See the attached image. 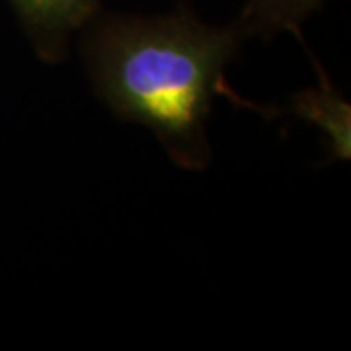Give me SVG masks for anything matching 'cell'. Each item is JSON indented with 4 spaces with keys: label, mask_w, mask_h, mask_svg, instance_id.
I'll return each mask as SVG.
<instances>
[{
    "label": "cell",
    "mask_w": 351,
    "mask_h": 351,
    "mask_svg": "<svg viewBox=\"0 0 351 351\" xmlns=\"http://www.w3.org/2000/svg\"><path fill=\"white\" fill-rule=\"evenodd\" d=\"M328 0H244L237 25L244 38L269 39L277 34H293L302 41L304 20L320 10Z\"/></svg>",
    "instance_id": "obj_4"
},
{
    "label": "cell",
    "mask_w": 351,
    "mask_h": 351,
    "mask_svg": "<svg viewBox=\"0 0 351 351\" xmlns=\"http://www.w3.org/2000/svg\"><path fill=\"white\" fill-rule=\"evenodd\" d=\"M25 38L45 63L66 59L71 39L98 14L100 0H6Z\"/></svg>",
    "instance_id": "obj_2"
},
{
    "label": "cell",
    "mask_w": 351,
    "mask_h": 351,
    "mask_svg": "<svg viewBox=\"0 0 351 351\" xmlns=\"http://www.w3.org/2000/svg\"><path fill=\"white\" fill-rule=\"evenodd\" d=\"M84 32V61L100 100L119 119L151 129L180 168L205 170L213 158L207 119L215 98L240 101L225 82L246 39L237 22L211 25L188 10L98 14Z\"/></svg>",
    "instance_id": "obj_1"
},
{
    "label": "cell",
    "mask_w": 351,
    "mask_h": 351,
    "mask_svg": "<svg viewBox=\"0 0 351 351\" xmlns=\"http://www.w3.org/2000/svg\"><path fill=\"white\" fill-rule=\"evenodd\" d=\"M318 86L297 92L283 113H291L302 121L318 127L328 141L330 162H350L351 158V106L343 94L328 80L324 71L316 64Z\"/></svg>",
    "instance_id": "obj_3"
}]
</instances>
